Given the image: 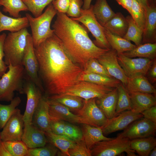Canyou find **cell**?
<instances>
[{"mask_svg":"<svg viewBox=\"0 0 156 156\" xmlns=\"http://www.w3.org/2000/svg\"><path fill=\"white\" fill-rule=\"evenodd\" d=\"M34 47L47 96L61 95L79 81L83 70L72 60L54 34Z\"/></svg>","mask_w":156,"mask_h":156,"instance_id":"obj_1","label":"cell"},{"mask_svg":"<svg viewBox=\"0 0 156 156\" xmlns=\"http://www.w3.org/2000/svg\"><path fill=\"white\" fill-rule=\"evenodd\" d=\"M56 15L52 25L54 34L72 60L83 70L89 60L97 59L109 50L96 45L89 38L86 28L79 22L65 14L57 12Z\"/></svg>","mask_w":156,"mask_h":156,"instance_id":"obj_2","label":"cell"},{"mask_svg":"<svg viewBox=\"0 0 156 156\" xmlns=\"http://www.w3.org/2000/svg\"><path fill=\"white\" fill-rule=\"evenodd\" d=\"M57 13L51 3L48 5L44 12L38 17H33L29 13L26 14L31 28L34 47L54 34L53 30L51 28V24Z\"/></svg>","mask_w":156,"mask_h":156,"instance_id":"obj_3","label":"cell"},{"mask_svg":"<svg viewBox=\"0 0 156 156\" xmlns=\"http://www.w3.org/2000/svg\"><path fill=\"white\" fill-rule=\"evenodd\" d=\"M30 34L27 28L15 32H10L6 36L3 44L4 62L7 66L22 65V60Z\"/></svg>","mask_w":156,"mask_h":156,"instance_id":"obj_4","label":"cell"},{"mask_svg":"<svg viewBox=\"0 0 156 156\" xmlns=\"http://www.w3.org/2000/svg\"><path fill=\"white\" fill-rule=\"evenodd\" d=\"M8 70L0 78V101L9 102L14 98V92L23 94L24 70L23 65L8 66Z\"/></svg>","mask_w":156,"mask_h":156,"instance_id":"obj_5","label":"cell"},{"mask_svg":"<svg viewBox=\"0 0 156 156\" xmlns=\"http://www.w3.org/2000/svg\"><path fill=\"white\" fill-rule=\"evenodd\" d=\"M130 140L118 135L111 140L100 141L91 150L92 156H116L124 152L129 156H135L130 146Z\"/></svg>","mask_w":156,"mask_h":156,"instance_id":"obj_6","label":"cell"},{"mask_svg":"<svg viewBox=\"0 0 156 156\" xmlns=\"http://www.w3.org/2000/svg\"><path fill=\"white\" fill-rule=\"evenodd\" d=\"M92 5L87 9L81 8L80 16L77 18L71 17L74 20L81 23L91 33L95 40L93 42L98 47L109 50L111 48L106 38L104 27L96 19L92 11Z\"/></svg>","mask_w":156,"mask_h":156,"instance_id":"obj_7","label":"cell"},{"mask_svg":"<svg viewBox=\"0 0 156 156\" xmlns=\"http://www.w3.org/2000/svg\"><path fill=\"white\" fill-rule=\"evenodd\" d=\"M24 70V79L34 83L42 92L44 91L38 75V65L35 53L31 35H28L27 42L22 60Z\"/></svg>","mask_w":156,"mask_h":156,"instance_id":"obj_8","label":"cell"},{"mask_svg":"<svg viewBox=\"0 0 156 156\" xmlns=\"http://www.w3.org/2000/svg\"><path fill=\"white\" fill-rule=\"evenodd\" d=\"M114 88L90 82L79 81L61 95H69L79 96L86 101L101 98Z\"/></svg>","mask_w":156,"mask_h":156,"instance_id":"obj_9","label":"cell"},{"mask_svg":"<svg viewBox=\"0 0 156 156\" xmlns=\"http://www.w3.org/2000/svg\"><path fill=\"white\" fill-rule=\"evenodd\" d=\"M96 99L86 101L83 107L76 114L81 119L83 124L101 127L107 123L108 119L97 105Z\"/></svg>","mask_w":156,"mask_h":156,"instance_id":"obj_10","label":"cell"},{"mask_svg":"<svg viewBox=\"0 0 156 156\" xmlns=\"http://www.w3.org/2000/svg\"><path fill=\"white\" fill-rule=\"evenodd\" d=\"M156 124L142 117L132 122L118 135L130 140L155 135Z\"/></svg>","mask_w":156,"mask_h":156,"instance_id":"obj_11","label":"cell"},{"mask_svg":"<svg viewBox=\"0 0 156 156\" xmlns=\"http://www.w3.org/2000/svg\"><path fill=\"white\" fill-rule=\"evenodd\" d=\"M118 62L128 77L138 75H146L153 60L145 58L129 57L118 54Z\"/></svg>","mask_w":156,"mask_h":156,"instance_id":"obj_12","label":"cell"},{"mask_svg":"<svg viewBox=\"0 0 156 156\" xmlns=\"http://www.w3.org/2000/svg\"><path fill=\"white\" fill-rule=\"evenodd\" d=\"M23 83V94L27 96L25 109L23 115L24 125L32 124L33 116L42 95L40 89L32 82L25 79Z\"/></svg>","mask_w":156,"mask_h":156,"instance_id":"obj_13","label":"cell"},{"mask_svg":"<svg viewBox=\"0 0 156 156\" xmlns=\"http://www.w3.org/2000/svg\"><path fill=\"white\" fill-rule=\"evenodd\" d=\"M23 115L17 108L0 132L2 141L21 140L24 126Z\"/></svg>","mask_w":156,"mask_h":156,"instance_id":"obj_14","label":"cell"},{"mask_svg":"<svg viewBox=\"0 0 156 156\" xmlns=\"http://www.w3.org/2000/svg\"><path fill=\"white\" fill-rule=\"evenodd\" d=\"M143 117L141 113L131 110L125 111L108 119L107 123L101 128L103 134H109L124 130L132 122Z\"/></svg>","mask_w":156,"mask_h":156,"instance_id":"obj_15","label":"cell"},{"mask_svg":"<svg viewBox=\"0 0 156 156\" xmlns=\"http://www.w3.org/2000/svg\"><path fill=\"white\" fill-rule=\"evenodd\" d=\"M117 55L116 51L111 49L103 53L97 60L104 67L112 77L119 81L125 86L127 83L128 77L118 62Z\"/></svg>","mask_w":156,"mask_h":156,"instance_id":"obj_16","label":"cell"},{"mask_svg":"<svg viewBox=\"0 0 156 156\" xmlns=\"http://www.w3.org/2000/svg\"><path fill=\"white\" fill-rule=\"evenodd\" d=\"M32 124L44 133L51 131L48 99L42 95L34 113Z\"/></svg>","mask_w":156,"mask_h":156,"instance_id":"obj_17","label":"cell"},{"mask_svg":"<svg viewBox=\"0 0 156 156\" xmlns=\"http://www.w3.org/2000/svg\"><path fill=\"white\" fill-rule=\"evenodd\" d=\"M21 140L29 148L43 146L48 142L45 133L32 124L24 125Z\"/></svg>","mask_w":156,"mask_h":156,"instance_id":"obj_18","label":"cell"},{"mask_svg":"<svg viewBox=\"0 0 156 156\" xmlns=\"http://www.w3.org/2000/svg\"><path fill=\"white\" fill-rule=\"evenodd\" d=\"M48 99L50 118L71 123L83 124L81 118L77 114L72 113L68 108L55 100Z\"/></svg>","mask_w":156,"mask_h":156,"instance_id":"obj_19","label":"cell"},{"mask_svg":"<svg viewBox=\"0 0 156 156\" xmlns=\"http://www.w3.org/2000/svg\"><path fill=\"white\" fill-rule=\"evenodd\" d=\"M145 17L142 44L156 42V6L148 5L145 8Z\"/></svg>","mask_w":156,"mask_h":156,"instance_id":"obj_20","label":"cell"},{"mask_svg":"<svg viewBox=\"0 0 156 156\" xmlns=\"http://www.w3.org/2000/svg\"><path fill=\"white\" fill-rule=\"evenodd\" d=\"M132 103L131 111L141 113L145 110L156 105V97L153 94L140 92H129Z\"/></svg>","mask_w":156,"mask_h":156,"instance_id":"obj_21","label":"cell"},{"mask_svg":"<svg viewBox=\"0 0 156 156\" xmlns=\"http://www.w3.org/2000/svg\"><path fill=\"white\" fill-rule=\"evenodd\" d=\"M128 92H140L156 94V90L145 76L138 75L128 77L125 86Z\"/></svg>","mask_w":156,"mask_h":156,"instance_id":"obj_22","label":"cell"},{"mask_svg":"<svg viewBox=\"0 0 156 156\" xmlns=\"http://www.w3.org/2000/svg\"><path fill=\"white\" fill-rule=\"evenodd\" d=\"M118 97V90L116 88L101 98L96 99L97 105L108 119L115 116Z\"/></svg>","mask_w":156,"mask_h":156,"instance_id":"obj_23","label":"cell"},{"mask_svg":"<svg viewBox=\"0 0 156 156\" xmlns=\"http://www.w3.org/2000/svg\"><path fill=\"white\" fill-rule=\"evenodd\" d=\"M81 129L83 138L86 146L90 150L97 142L112 139L104 136L101 127L92 126L87 124H82Z\"/></svg>","mask_w":156,"mask_h":156,"instance_id":"obj_24","label":"cell"},{"mask_svg":"<svg viewBox=\"0 0 156 156\" xmlns=\"http://www.w3.org/2000/svg\"><path fill=\"white\" fill-rule=\"evenodd\" d=\"M29 26L26 16L11 17L3 14L0 10V33L4 31L10 32L18 31Z\"/></svg>","mask_w":156,"mask_h":156,"instance_id":"obj_25","label":"cell"},{"mask_svg":"<svg viewBox=\"0 0 156 156\" xmlns=\"http://www.w3.org/2000/svg\"><path fill=\"white\" fill-rule=\"evenodd\" d=\"M45 134L48 142L60 151L61 153H58V155L70 156L68 151L74 146L76 142L64 135H57L51 131L45 133Z\"/></svg>","mask_w":156,"mask_h":156,"instance_id":"obj_26","label":"cell"},{"mask_svg":"<svg viewBox=\"0 0 156 156\" xmlns=\"http://www.w3.org/2000/svg\"><path fill=\"white\" fill-rule=\"evenodd\" d=\"M156 146V139L153 136L130 140V148L140 156H148Z\"/></svg>","mask_w":156,"mask_h":156,"instance_id":"obj_27","label":"cell"},{"mask_svg":"<svg viewBox=\"0 0 156 156\" xmlns=\"http://www.w3.org/2000/svg\"><path fill=\"white\" fill-rule=\"evenodd\" d=\"M128 26L126 17L121 12H118L115 13L104 27L112 34L123 38L127 32Z\"/></svg>","mask_w":156,"mask_h":156,"instance_id":"obj_28","label":"cell"},{"mask_svg":"<svg viewBox=\"0 0 156 156\" xmlns=\"http://www.w3.org/2000/svg\"><path fill=\"white\" fill-rule=\"evenodd\" d=\"M79 81H86L96 84L114 88L121 83L118 80L114 78L103 76L83 70L79 75Z\"/></svg>","mask_w":156,"mask_h":156,"instance_id":"obj_29","label":"cell"},{"mask_svg":"<svg viewBox=\"0 0 156 156\" xmlns=\"http://www.w3.org/2000/svg\"><path fill=\"white\" fill-rule=\"evenodd\" d=\"M104 27V33L111 49L115 50L118 54L130 51L135 48V45L122 37L114 35Z\"/></svg>","mask_w":156,"mask_h":156,"instance_id":"obj_30","label":"cell"},{"mask_svg":"<svg viewBox=\"0 0 156 156\" xmlns=\"http://www.w3.org/2000/svg\"><path fill=\"white\" fill-rule=\"evenodd\" d=\"M92 11L96 20L103 27L115 14L106 0H96L92 5Z\"/></svg>","mask_w":156,"mask_h":156,"instance_id":"obj_31","label":"cell"},{"mask_svg":"<svg viewBox=\"0 0 156 156\" xmlns=\"http://www.w3.org/2000/svg\"><path fill=\"white\" fill-rule=\"evenodd\" d=\"M122 54L130 58L138 57L153 60L156 57V43L141 44L133 49Z\"/></svg>","mask_w":156,"mask_h":156,"instance_id":"obj_32","label":"cell"},{"mask_svg":"<svg viewBox=\"0 0 156 156\" xmlns=\"http://www.w3.org/2000/svg\"><path fill=\"white\" fill-rule=\"evenodd\" d=\"M47 97L49 99L55 100L63 104L71 112L76 113L83 107L86 101L79 97L69 95L53 96Z\"/></svg>","mask_w":156,"mask_h":156,"instance_id":"obj_33","label":"cell"},{"mask_svg":"<svg viewBox=\"0 0 156 156\" xmlns=\"http://www.w3.org/2000/svg\"><path fill=\"white\" fill-rule=\"evenodd\" d=\"M117 88L118 97L115 116L125 111L131 110L132 108L129 95L125 86L120 83Z\"/></svg>","mask_w":156,"mask_h":156,"instance_id":"obj_34","label":"cell"},{"mask_svg":"<svg viewBox=\"0 0 156 156\" xmlns=\"http://www.w3.org/2000/svg\"><path fill=\"white\" fill-rule=\"evenodd\" d=\"M128 26L127 32L123 37L134 42L136 46L141 44L143 31L138 26L131 16L126 17Z\"/></svg>","mask_w":156,"mask_h":156,"instance_id":"obj_35","label":"cell"},{"mask_svg":"<svg viewBox=\"0 0 156 156\" xmlns=\"http://www.w3.org/2000/svg\"><path fill=\"white\" fill-rule=\"evenodd\" d=\"M0 5L3 6V12L8 13L14 18L20 17V12L28 10L27 7L22 0H0Z\"/></svg>","mask_w":156,"mask_h":156,"instance_id":"obj_36","label":"cell"},{"mask_svg":"<svg viewBox=\"0 0 156 156\" xmlns=\"http://www.w3.org/2000/svg\"><path fill=\"white\" fill-rule=\"evenodd\" d=\"M21 102L19 97H14L8 105L0 103V129H2Z\"/></svg>","mask_w":156,"mask_h":156,"instance_id":"obj_37","label":"cell"},{"mask_svg":"<svg viewBox=\"0 0 156 156\" xmlns=\"http://www.w3.org/2000/svg\"><path fill=\"white\" fill-rule=\"evenodd\" d=\"M2 142L12 156H27L29 148L21 140Z\"/></svg>","mask_w":156,"mask_h":156,"instance_id":"obj_38","label":"cell"},{"mask_svg":"<svg viewBox=\"0 0 156 156\" xmlns=\"http://www.w3.org/2000/svg\"><path fill=\"white\" fill-rule=\"evenodd\" d=\"M130 14L138 26L143 31L145 21V8L137 0H133Z\"/></svg>","mask_w":156,"mask_h":156,"instance_id":"obj_39","label":"cell"},{"mask_svg":"<svg viewBox=\"0 0 156 156\" xmlns=\"http://www.w3.org/2000/svg\"><path fill=\"white\" fill-rule=\"evenodd\" d=\"M34 17L41 15L44 8L55 0H22Z\"/></svg>","mask_w":156,"mask_h":156,"instance_id":"obj_40","label":"cell"},{"mask_svg":"<svg viewBox=\"0 0 156 156\" xmlns=\"http://www.w3.org/2000/svg\"><path fill=\"white\" fill-rule=\"evenodd\" d=\"M57 151L58 148L49 143L43 146L29 148L27 156H54Z\"/></svg>","mask_w":156,"mask_h":156,"instance_id":"obj_41","label":"cell"},{"mask_svg":"<svg viewBox=\"0 0 156 156\" xmlns=\"http://www.w3.org/2000/svg\"><path fill=\"white\" fill-rule=\"evenodd\" d=\"M64 135L75 142L83 138L81 129L77 126L68 122L65 123Z\"/></svg>","mask_w":156,"mask_h":156,"instance_id":"obj_42","label":"cell"},{"mask_svg":"<svg viewBox=\"0 0 156 156\" xmlns=\"http://www.w3.org/2000/svg\"><path fill=\"white\" fill-rule=\"evenodd\" d=\"M84 70L105 77H112L109 75L104 67L95 58L91 59L88 61Z\"/></svg>","mask_w":156,"mask_h":156,"instance_id":"obj_43","label":"cell"},{"mask_svg":"<svg viewBox=\"0 0 156 156\" xmlns=\"http://www.w3.org/2000/svg\"><path fill=\"white\" fill-rule=\"evenodd\" d=\"M70 156H91V150L87 148L83 138L77 142L74 146L68 151Z\"/></svg>","mask_w":156,"mask_h":156,"instance_id":"obj_44","label":"cell"},{"mask_svg":"<svg viewBox=\"0 0 156 156\" xmlns=\"http://www.w3.org/2000/svg\"><path fill=\"white\" fill-rule=\"evenodd\" d=\"M83 4V0H70L66 14L68 17L73 18L79 17L80 15L81 7Z\"/></svg>","mask_w":156,"mask_h":156,"instance_id":"obj_45","label":"cell"},{"mask_svg":"<svg viewBox=\"0 0 156 156\" xmlns=\"http://www.w3.org/2000/svg\"><path fill=\"white\" fill-rule=\"evenodd\" d=\"M65 122L64 121L50 118V128L53 133L64 135Z\"/></svg>","mask_w":156,"mask_h":156,"instance_id":"obj_46","label":"cell"},{"mask_svg":"<svg viewBox=\"0 0 156 156\" xmlns=\"http://www.w3.org/2000/svg\"><path fill=\"white\" fill-rule=\"evenodd\" d=\"M7 35L5 33L0 34V78L6 72L8 68L3 58L5 54L3 51V44Z\"/></svg>","mask_w":156,"mask_h":156,"instance_id":"obj_47","label":"cell"},{"mask_svg":"<svg viewBox=\"0 0 156 156\" xmlns=\"http://www.w3.org/2000/svg\"><path fill=\"white\" fill-rule=\"evenodd\" d=\"M70 0H55L52 4L58 12L66 14L67 12Z\"/></svg>","mask_w":156,"mask_h":156,"instance_id":"obj_48","label":"cell"},{"mask_svg":"<svg viewBox=\"0 0 156 156\" xmlns=\"http://www.w3.org/2000/svg\"><path fill=\"white\" fill-rule=\"evenodd\" d=\"M141 114L144 118L156 124V105L145 110Z\"/></svg>","mask_w":156,"mask_h":156,"instance_id":"obj_49","label":"cell"},{"mask_svg":"<svg viewBox=\"0 0 156 156\" xmlns=\"http://www.w3.org/2000/svg\"><path fill=\"white\" fill-rule=\"evenodd\" d=\"M152 82L155 83L156 81V59L153 60L152 63L149 68L146 75Z\"/></svg>","mask_w":156,"mask_h":156,"instance_id":"obj_50","label":"cell"},{"mask_svg":"<svg viewBox=\"0 0 156 156\" xmlns=\"http://www.w3.org/2000/svg\"><path fill=\"white\" fill-rule=\"evenodd\" d=\"M118 4L123 8L126 10L129 13H131L133 0H115Z\"/></svg>","mask_w":156,"mask_h":156,"instance_id":"obj_51","label":"cell"},{"mask_svg":"<svg viewBox=\"0 0 156 156\" xmlns=\"http://www.w3.org/2000/svg\"><path fill=\"white\" fill-rule=\"evenodd\" d=\"M0 156H12L4 146L2 141L0 143Z\"/></svg>","mask_w":156,"mask_h":156,"instance_id":"obj_52","label":"cell"},{"mask_svg":"<svg viewBox=\"0 0 156 156\" xmlns=\"http://www.w3.org/2000/svg\"><path fill=\"white\" fill-rule=\"evenodd\" d=\"M92 1V0H84L82 8L83 9H89L90 7Z\"/></svg>","mask_w":156,"mask_h":156,"instance_id":"obj_53","label":"cell"},{"mask_svg":"<svg viewBox=\"0 0 156 156\" xmlns=\"http://www.w3.org/2000/svg\"><path fill=\"white\" fill-rule=\"evenodd\" d=\"M145 8L148 5L147 0H137Z\"/></svg>","mask_w":156,"mask_h":156,"instance_id":"obj_54","label":"cell"},{"mask_svg":"<svg viewBox=\"0 0 156 156\" xmlns=\"http://www.w3.org/2000/svg\"><path fill=\"white\" fill-rule=\"evenodd\" d=\"M150 156H156V147H154L150 152L149 154Z\"/></svg>","mask_w":156,"mask_h":156,"instance_id":"obj_55","label":"cell"},{"mask_svg":"<svg viewBox=\"0 0 156 156\" xmlns=\"http://www.w3.org/2000/svg\"><path fill=\"white\" fill-rule=\"evenodd\" d=\"M148 5H156V0H147Z\"/></svg>","mask_w":156,"mask_h":156,"instance_id":"obj_56","label":"cell"},{"mask_svg":"<svg viewBox=\"0 0 156 156\" xmlns=\"http://www.w3.org/2000/svg\"><path fill=\"white\" fill-rule=\"evenodd\" d=\"M1 141V137L0 132V143Z\"/></svg>","mask_w":156,"mask_h":156,"instance_id":"obj_57","label":"cell"}]
</instances>
